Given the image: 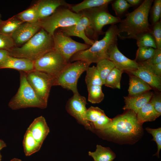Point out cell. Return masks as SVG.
I'll list each match as a JSON object with an SVG mask.
<instances>
[{
  "instance_id": "1",
  "label": "cell",
  "mask_w": 161,
  "mask_h": 161,
  "mask_svg": "<svg viewBox=\"0 0 161 161\" xmlns=\"http://www.w3.org/2000/svg\"><path fill=\"white\" fill-rule=\"evenodd\" d=\"M153 0H145L137 8L126 14L118 27L119 34L126 32L127 36H118L122 39H136L140 34L145 32L152 33L148 21V16Z\"/></svg>"
},
{
  "instance_id": "2",
  "label": "cell",
  "mask_w": 161,
  "mask_h": 161,
  "mask_svg": "<svg viewBox=\"0 0 161 161\" xmlns=\"http://www.w3.org/2000/svg\"><path fill=\"white\" fill-rule=\"evenodd\" d=\"M53 49V36L41 28L21 47H15L8 52L9 56L34 61Z\"/></svg>"
},
{
  "instance_id": "3",
  "label": "cell",
  "mask_w": 161,
  "mask_h": 161,
  "mask_svg": "<svg viewBox=\"0 0 161 161\" xmlns=\"http://www.w3.org/2000/svg\"><path fill=\"white\" fill-rule=\"evenodd\" d=\"M105 34L102 39L95 41L88 49L79 51L73 55L70 60V62L82 61L90 64L97 63L103 59H108L109 49L113 44H117V36L120 35L117 26L115 24L111 25Z\"/></svg>"
},
{
  "instance_id": "4",
  "label": "cell",
  "mask_w": 161,
  "mask_h": 161,
  "mask_svg": "<svg viewBox=\"0 0 161 161\" xmlns=\"http://www.w3.org/2000/svg\"><path fill=\"white\" fill-rule=\"evenodd\" d=\"M142 125L138 121L136 114L133 111L128 110L112 119L111 126L101 131L115 138L131 139L140 134Z\"/></svg>"
},
{
  "instance_id": "5",
  "label": "cell",
  "mask_w": 161,
  "mask_h": 161,
  "mask_svg": "<svg viewBox=\"0 0 161 161\" xmlns=\"http://www.w3.org/2000/svg\"><path fill=\"white\" fill-rule=\"evenodd\" d=\"M89 21V25L85 31L86 36L95 41L98 40L99 35L105 34L102 29L107 24H115L120 23V18L111 15L108 5L85 10L81 12Z\"/></svg>"
},
{
  "instance_id": "6",
  "label": "cell",
  "mask_w": 161,
  "mask_h": 161,
  "mask_svg": "<svg viewBox=\"0 0 161 161\" xmlns=\"http://www.w3.org/2000/svg\"><path fill=\"white\" fill-rule=\"evenodd\" d=\"M19 72L20 86L17 92L9 102V107L13 110L28 107L46 108L47 106L38 98L27 81L26 72Z\"/></svg>"
},
{
  "instance_id": "7",
  "label": "cell",
  "mask_w": 161,
  "mask_h": 161,
  "mask_svg": "<svg viewBox=\"0 0 161 161\" xmlns=\"http://www.w3.org/2000/svg\"><path fill=\"white\" fill-rule=\"evenodd\" d=\"M83 16L81 12L76 13L69 7L62 6L49 16L38 21L41 28L53 36L57 30L76 24Z\"/></svg>"
},
{
  "instance_id": "8",
  "label": "cell",
  "mask_w": 161,
  "mask_h": 161,
  "mask_svg": "<svg viewBox=\"0 0 161 161\" xmlns=\"http://www.w3.org/2000/svg\"><path fill=\"white\" fill-rule=\"evenodd\" d=\"M88 63L82 61L69 63L55 78L53 86H60L71 91L73 94H78L77 83L81 74L89 67Z\"/></svg>"
},
{
  "instance_id": "9",
  "label": "cell",
  "mask_w": 161,
  "mask_h": 161,
  "mask_svg": "<svg viewBox=\"0 0 161 161\" xmlns=\"http://www.w3.org/2000/svg\"><path fill=\"white\" fill-rule=\"evenodd\" d=\"M27 81L39 100L47 106L51 87L55 78L44 72L34 70L26 72Z\"/></svg>"
},
{
  "instance_id": "10",
  "label": "cell",
  "mask_w": 161,
  "mask_h": 161,
  "mask_svg": "<svg viewBox=\"0 0 161 161\" xmlns=\"http://www.w3.org/2000/svg\"><path fill=\"white\" fill-rule=\"evenodd\" d=\"M54 50L59 53L68 63L72 56L77 52L88 49L90 47L78 42L64 34L59 29L53 36Z\"/></svg>"
},
{
  "instance_id": "11",
  "label": "cell",
  "mask_w": 161,
  "mask_h": 161,
  "mask_svg": "<svg viewBox=\"0 0 161 161\" xmlns=\"http://www.w3.org/2000/svg\"><path fill=\"white\" fill-rule=\"evenodd\" d=\"M68 63L53 49L34 61V70L45 72L55 78Z\"/></svg>"
},
{
  "instance_id": "12",
  "label": "cell",
  "mask_w": 161,
  "mask_h": 161,
  "mask_svg": "<svg viewBox=\"0 0 161 161\" xmlns=\"http://www.w3.org/2000/svg\"><path fill=\"white\" fill-rule=\"evenodd\" d=\"M86 98L79 93L73 94L67 101L66 106L67 112L74 117L77 122L83 125L86 129L91 130L92 126L90 122L85 118L87 109Z\"/></svg>"
},
{
  "instance_id": "13",
  "label": "cell",
  "mask_w": 161,
  "mask_h": 161,
  "mask_svg": "<svg viewBox=\"0 0 161 161\" xmlns=\"http://www.w3.org/2000/svg\"><path fill=\"white\" fill-rule=\"evenodd\" d=\"M108 55V59L113 62L115 67L124 72L134 71L138 68V63L135 60H131L124 55L118 49L117 44L110 46Z\"/></svg>"
},
{
  "instance_id": "14",
  "label": "cell",
  "mask_w": 161,
  "mask_h": 161,
  "mask_svg": "<svg viewBox=\"0 0 161 161\" xmlns=\"http://www.w3.org/2000/svg\"><path fill=\"white\" fill-rule=\"evenodd\" d=\"M39 21L34 23L23 22L11 35L15 45L24 44L41 29Z\"/></svg>"
},
{
  "instance_id": "15",
  "label": "cell",
  "mask_w": 161,
  "mask_h": 161,
  "mask_svg": "<svg viewBox=\"0 0 161 161\" xmlns=\"http://www.w3.org/2000/svg\"><path fill=\"white\" fill-rule=\"evenodd\" d=\"M89 25L88 19L83 15L76 24L58 29L67 36H75L82 38L85 44L91 46L95 41L88 38L86 34L85 31Z\"/></svg>"
},
{
  "instance_id": "16",
  "label": "cell",
  "mask_w": 161,
  "mask_h": 161,
  "mask_svg": "<svg viewBox=\"0 0 161 161\" xmlns=\"http://www.w3.org/2000/svg\"><path fill=\"white\" fill-rule=\"evenodd\" d=\"M35 4L39 20L49 16L60 7L64 6L70 8L72 5L64 0H40Z\"/></svg>"
},
{
  "instance_id": "17",
  "label": "cell",
  "mask_w": 161,
  "mask_h": 161,
  "mask_svg": "<svg viewBox=\"0 0 161 161\" xmlns=\"http://www.w3.org/2000/svg\"><path fill=\"white\" fill-rule=\"evenodd\" d=\"M27 129L41 146L50 131L45 118L42 116L35 118Z\"/></svg>"
},
{
  "instance_id": "18",
  "label": "cell",
  "mask_w": 161,
  "mask_h": 161,
  "mask_svg": "<svg viewBox=\"0 0 161 161\" xmlns=\"http://www.w3.org/2000/svg\"><path fill=\"white\" fill-rule=\"evenodd\" d=\"M138 64L139 66L137 69L127 73L139 78L148 84L151 88L160 91L161 77L156 76L146 66Z\"/></svg>"
},
{
  "instance_id": "19",
  "label": "cell",
  "mask_w": 161,
  "mask_h": 161,
  "mask_svg": "<svg viewBox=\"0 0 161 161\" xmlns=\"http://www.w3.org/2000/svg\"><path fill=\"white\" fill-rule=\"evenodd\" d=\"M34 62L28 59L9 55L0 66V69H14L26 72L34 70Z\"/></svg>"
},
{
  "instance_id": "20",
  "label": "cell",
  "mask_w": 161,
  "mask_h": 161,
  "mask_svg": "<svg viewBox=\"0 0 161 161\" xmlns=\"http://www.w3.org/2000/svg\"><path fill=\"white\" fill-rule=\"evenodd\" d=\"M153 94V92L149 91L136 96L124 97L125 105L123 109L133 111L137 114L143 106L149 102Z\"/></svg>"
},
{
  "instance_id": "21",
  "label": "cell",
  "mask_w": 161,
  "mask_h": 161,
  "mask_svg": "<svg viewBox=\"0 0 161 161\" xmlns=\"http://www.w3.org/2000/svg\"><path fill=\"white\" fill-rule=\"evenodd\" d=\"M129 86L128 96L140 95L149 91L151 87L139 78L129 74Z\"/></svg>"
},
{
  "instance_id": "22",
  "label": "cell",
  "mask_w": 161,
  "mask_h": 161,
  "mask_svg": "<svg viewBox=\"0 0 161 161\" xmlns=\"http://www.w3.org/2000/svg\"><path fill=\"white\" fill-rule=\"evenodd\" d=\"M136 114L138 123L142 125L144 122L154 121L160 116L150 102L143 106Z\"/></svg>"
},
{
  "instance_id": "23",
  "label": "cell",
  "mask_w": 161,
  "mask_h": 161,
  "mask_svg": "<svg viewBox=\"0 0 161 161\" xmlns=\"http://www.w3.org/2000/svg\"><path fill=\"white\" fill-rule=\"evenodd\" d=\"M113 1L112 0H84L80 3L72 5L70 9L73 12L78 13L85 10L108 5Z\"/></svg>"
},
{
  "instance_id": "24",
  "label": "cell",
  "mask_w": 161,
  "mask_h": 161,
  "mask_svg": "<svg viewBox=\"0 0 161 161\" xmlns=\"http://www.w3.org/2000/svg\"><path fill=\"white\" fill-rule=\"evenodd\" d=\"M89 155L94 161H111L116 157L114 153L109 147H105L97 145L94 152L89 151Z\"/></svg>"
},
{
  "instance_id": "25",
  "label": "cell",
  "mask_w": 161,
  "mask_h": 161,
  "mask_svg": "<svg viewBox=\"0 0 161 161\" xmlns=\"http://www.w3.org/2000/svg\"><path fill=\"white\" fill-rule=\"evenodd\" d=\"M23 146L25 154L27 156L38 152L41 147L34 139L28 129L24 136Z\"/></svg>"
},
{
  "instance_id": "26",
  "label": "cell",
  "mask_w": 161,
  "mask_h": 161,
  "mask_svg": "<svg viewBox=\"0 0 161 161\" xmlns=\"http://www.w3.org/2000/svg\"><path fill=\"white\" fill-rule=\"evenodd\" d=\"M23 23L16 15L7 20L3 21L0 24V33L11 36L17 28Z\"/></svg>"
},
{
  "instance_id": "27",
  "label": "cell",
  "mask_w": 161,
  "mask_h": 161,
  "mask_svg": "<svg viewBox=\"0 0 161 161\" xmlns=\"http://www.w3.org/2000/svg\"><path fill=\"white\" fill-rule=\"evenodd\" d=\"M123 72L114 67L106 78L103 85L112 89H120V81Z\"/></svg>"
},
{
  "instance_id": "28",
  "label": "cell",
  "mask_w": 161,
  "mask_h": 161,
  "mask_svg": "<svg viewBox=\"0 0 161 161\" xmlns=\"http://www.w3.org/2000/svg\"><path fill=\"white\" fill-rule=\"evenodd\" d=\"M16 16L18 19L23 22L34 23L39 20L35 4L29 8L18 14Z\"/></svg>"
},
{
  "instance_id": "29",
  "label": "cell",
  "mask_w": 161,
  "mask_h": 161,
  "mask_svg": "<svg viewBox=\"0 0 161 161\" xmlns=\"http://www.w3.org/2000/svg\"><path fill=\"white\" fill-rule=\"evenodd\" d=\"M96 67L103 85L106 78L112 70L115 67V66L111 61L108 59L105 58L97 62Z\"/></svg>"
},
{
  "instance_id": "30",
  "label": "cell",
  "mask_w": 161,
  "mask_h": 161,
  "mask_svg": "<svg viewBox=\"0 0 161 161\" xmlns=\"http://www.w3.org/2000/svg\"><path fill=\"white\" fill-rule=\"evenodd\" d=\"M85 81L87 86L98 85L102 86L103 84L96 66L89 67L87 69Z\"/></svg>"
},
{
  "instance_id": "31",
  "label": "cell",
  "mask_w": 161,
  "mask_h": 161,
  "mask_svg": "<svg viewBox=\"0 0 161 161\" xmlns=\"http://www.w3.org/2000/svg\"><path fill=\"white\" fill-rule=\"evenodd\" d=\"M87 86L89 102L92 103H100L103 100L104 95L102 91L101 86L92 85Z\"/></svg>"
},
{
  "instance_id": "32",
  "label": "cell",
  "mask_w": 161,
  "mask_h": 161,
  "mask_svg": "<svg viewBox=\"0 0 161 161\" xmlns=\"http://www.w3.org/2000/svg\"><path fill=\"white\" fill-rule=\"evenodd\" d=\"M135 39L138 47H148L157 49L155 41L151 33H142L137 36Z\"/></svg>"
},
{
  "instance_id": "33",
  "label": "cell",
  "mask_w": 161,
  "mask_h": 161,
  "mask_svg": "<svg viewBox=\"0 0 161 161\" xmlns=\"http://www.w3.org/2000/svg\"><path fill=\"white\" fill-rule=\"evenodd\" d=\"M155 49L151 47H138L137 51L135 60L138 63L149 59L153 54Z\"/></svg>"
},
{
  "instance_id": "34",
  "label": "cell",
  "mask_w": 161,
  "mask_h": 161,
  "mask_svg": "<svg viewBox=\"0 0 161 161\" xmlns=\"http://www.w3.org/2000/svg\"><path fill=\"white\" fill-rule=\"evenodd\" d=\"M153 1V5L151 7L149 11L152 25L160 21L161 14V0H155Z\"/></svg>"
},
{
  "instance_id": "35",
  "label": "cell",
  "mask_w": 161,
  "mask_h": 161,
  "mask_svg": "<svg viewBox=\"0 0 161 161\" xmlns=\"http://www.w3.org/2000/svg\"><path fill=\"white\" fill-rule=\"evenodd\" d=\"M104 114V111L98 107L91 106L87 109L85 118L89 122L93 123L96 121Z\"/></svg>"
},
{
  "instance_id": "36",
  "label": "cell",
  "mask_w": 161,
  "mask_h": 161,
  "mask_svg": "<svg viewBox=\"0 0 161 161\" xmlns=\"http://www.w3.org/2000/svg\"><path fill=\"white\" fill-rule=\"evenodd\" d=\"M112 3V8L117 17L119 18L131 7L126 0L113 1Z\"/></svg>"
},
{
  "instance_id": "37",
  "label": "cell",
  "mask_w": 161,
  "mask_h": 161,
  "mask_svg": "<svg viewBox=\"0 0 161 161\" xmlns=\"http://www.w3.org/2000/svg\"><path fill=\"white\" fill-rule=\"evenodd\" d=\"M112 122V119L109 118L105 113L93 123L95 129L102 131L109 128L111 126Z\"/></svg>"
},
{
  "instance_id": "38",
  "label": "cell",
  "mask_w": 161,
  "mask_h": 161,
  "mask_svg": "<svg viewBox=\"0 0 161 161\" xmlns=\"http://www.w3.org/2000/svg\"><path fill=\"white\" fill-rule=\"evenodd\" d=\"M15 46L10 36L0 33V50L8 51Z\"/></svg>"
},
{
  "instance_id": "39",
  "label": "cell",
  "mask_w": 161,
  "mask_h": 161,
  "mask_svg": "<svg viewBox=\"0 0 161 161\" xmlns=\"http://www.w3.org/2000/svg\"><path fill=\"white\" fill-rule=\"evenodd\" d=\"M145 129L148 133L152 135L153 137L152 140L157 143V151L155 155L159 157V152L161 149V128L160 127L154 129L147 127Z\"/></svg>"
},
{
  "instance_id": "40",
  "label": "cell",
  "mask_w": 161,
  "mask_h": 161,
  "mask_svg": "<svg viewBox=\"0 0 161 161\" xmlns=\"http://www.w3.org/2000/svg\"><path fill=\"white\" fill-rule=\"evenodd\" d=\"M152 34L155 41L157 49H161V21L153 25Z\"/></svg>"
},
{
  "instance_id": "41",
  "label": "cell",
  "mask_w": 161,
  "mask_h": 161,
  "mask_svg": "<svg viewBox=\"0 0 161 161\" xmlns=\"http://www.w3.org/2000/svg\"><path fill=\"white\" fill-rule=\"evenodd\" d=\"M149 102L156 112L161 115V96L160 94H153Z\"/></svg>"
},
{
  "instance_id": "42",
  "label": "cell",
  "mask_w": 161,
  "mask_h": 161,
  "mask_svg": "<svg viewBox=\"0 0 161 161\" xmlns=\"http://www.w3.org/2000/svg\"><path fill=\"white\" fill-rule=\"evenodd\" d=\"M148 64H155L161 63V49H156L151 58L143 61Z\"/></svg>"
},
{
  "instance_id": "43",
  "label": "cell",
  "mask_w": 161,
  "mask_h": 161,
  "mask_svg": "<svg viewBox=\"0 0 161 161\" xmlns=\"http://www.w3.org/2000/svg\"><path fill=\"white\" fill-rule=\"evenodd\" d=\"M147 67L154 75L161 77V63L155 64H148L143 62H138Z\"/></svg>"
},
{
  "instance_id": "44",
  "label": "cell",
  "mask_w": 161,
  "mask_h": 161,
  "mask_svg": "<svg viewBox=\"0 0 161 161\" xmlns=\"http://www.w3.org/2000/svg\"><path fill=\"white\" fill-rule=\"evenodd\" d=\"M9 55L7 51L0 50V66L3 63Z\"/></svg>"
},
{
  "instance_id": "45",
  "label": "cell",
  "mask_w": 161,
  "mask_h": 161,
  "mask_svg": "<svg viewBox=\"0 0 161 161\" xmlns=\"http://www.w3.org/2000/svg\"><path fill=\"white\" fill-rule=\"evenodd\" d=\"M126 1L131 6H136L138 5L142 2L140 0H126Z\"/></svg>"
},
{
  "instance_id": "46",
  "label": "cell",
  "mask_w": 161,
  "mask_h": 161,
  "mask_svg": "<svg viewBox=\"0 0 161 161\" xmlns=\"http://www.w3.org/2000/svg\"><path fill=\"white\" fill-rule=\"evenodd\" d=\"M6 147L5 143L1 140H0V150L3 148Z\"/></svg>"
},
{
  "instance_id": "47",
  "label": "cell",
  "mask_w": 161,
  "mask_h": 161,
  "mask_svg": "<svg viewBox=\"0 0 161 161\" xmlns=\"http://www.w3.org/2000/svg\"><path fill=\"white\" fill-rule=\"evenodd\" d=\"M10 161H21V160L18 158H14Z\"/></svg>"
},
{
  "instance_id": "48",
  "label": "cell",
  "mask_w": 161,
  "mask_h": 161,
  "mask_svg": "<svg viewBox=\"0 0 161 161\" xmlns=\"http://www.w3.org/2000/svg\"><path fill=\"white\" fill-rule=\"evenodd\" d=\"M1 14H0V24L1 23V22L3 20H2L1 19Z\"/></svg>"
},
{
  "instance_id": "49",
  "label": "cell",
  "mask_w": 161,
  "mask_h": 161,
  "mask_svg": "<svg viewBox=\"0 0 161 161\" xmlns=\"http://www.w3.org/2000/svg\"><path fill=\"white\" fill-rule=\"evenodd\" d=\"M1 158H2V156L0 153V161H1Z\"/></svg>"
},
{
  "instance_id": "50",
  "label": "cell",
  "mask_w": 161,
  "mask_h": 161,
  "mask_svg": "<svg viewBox=\"0 0 161 161\" xmlns=\"http://www.w3.org/2000/svg\"></svg>"
}]
</instances>
